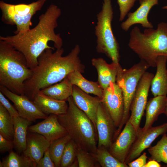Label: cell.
<instances>
[{
    "label": "cell",
    "instance_id": "52a82bcc",
    "mask_svg": "<svg viewBox=\"0 0 167 167\" xmlns=\"http://www.w3.org/2000/svg\"><path fill=\"white\" fill-rule=\"evenodd\" d=\"M149 66L141 60L128 69H123L119 64L116 83L121 89L123 98L124 109L121 122L118 128L116 135L121 132L130 117V109L139 82Z\"/></svg>",
    "mask_w": 167,
    "mask_h": 167
},
{
    "label": "cell",
    "instance_id": "cb8c5ba5",
    "mask_svg": "<svg viewBox=\"0 0 167 167\" xmlns=\"http://www.w3.org/2000/svg\"><path fill=\"white\" fill-rule=\"evenodd\" d=\"M67 77L72 85L76 86L87 93L94 94L102 99L103 89L98 82L87 80L78 70L70 73Z\"/></svg>",
    "mask_w": 167,
    "mask_h": 167
},
{
    "label": "cell",
    "instance_id": "ac0fdd59",
    "mask_svg": "<svg viewBox=\"0 0 167 167\" xmlns=\"http://www.w3.org/2000/svg\"><path fill=\"white\" fill-rule=\"evenodd\" d=\"M50 143L43 135L28 131L26 148L23 154L37 165L49 148Z\"/></svg>",
    "mask_w": 167,
    "mask_h": 167
},
{
    "label": "cell",
    "instance_id": "5bb4252c",
    "mask_svg": "<svg viewBox=\"0 0 167 167\" xmlns=\"http://www.w3.org/2000/svg\"><path fill=\"white\" fill-rule=\"evenodd\" d=\"M137 133V131L129 119L123 129L108 149L109 152L119 161L125 163Z\"/></svg>",
    "mask_w": 167,
    "mask_h": 167
},
{
    "label": "cell",
    "instance_id": "484cf974",
    "mask_svg": "<svg viewBox=\"0 0 167 167\" xmlns=\"http://www.w3.org/2000/svg\"><path fill=\"white\" fill-rule=\"evenodd\" d=\"M102 167H128L127 165L121 162L115 158L104 146L97 147L96 152L91 153Z\"/></svg>",
    "mask_w": 167,
    "mask_h": 167
},
{
    "label": "cell",
    "instance_id": "e0dca14e",
    "mask_svg": "<svg viewBox=\"0 0 167 167\" xmlns=\"http://www.w3.org/2000/svg\"><path fill=\"white\" fill-rule=\"evenodd\" d=\"M140 6L135 11L129 12L127 18L121 24L122 28L127 31L132 25L141 24L143 28H153V26L148 20V16L152 8L158 4V0H139Z\"/></svg>",
    "mask_w": 167,
    "mask_h": 167
},
{
    "label": "cell",
    "instance_id": "d6a6232c",
    "mask_svg": "<svg viewBox=\"0 0 167 167\" xmlns=\"http://www.w3.org/2000/svg\"><path fill=\"white\" fill-rule=\"evenodd\" d=\"M136 0H117L120 11L119 21H122L134 5Z\"/></svg>",
    "mask_w": 167,
    "mask_h": 167
},
{
    "label": "cell",
    "instance_id": "d590c367",
    "mask_svg": "<svg viewBox=\"0 0 167 167\" xmlns=\"http://www.w3.org/2000/svg\"><path fill=\"white\" fill-rule=\"evenodd\" d=\"M54 167L55 165L51 158L48 148L44 153L43 157L37 163L36 167Z\"/></svg>",
    "mask_w": 167,
    "mask_h": 167
},
{
    "label": "cell",
    "instance_id": "7402d4cb",
    "mask_svg": "<svg viewBox=\"0 0 167 167\" xmlns=\"http://www.w3.org/2000/svg\"><path fill=\"white\" fill-rule=\"evenodd\" d=\"M167 102L165 96H158L150 99L147 102L146 108L145 122L142 128L145 131L152 126L159 116L164 113Z\"/></svg>",
    "mask_w": 167,
    "mask_h": 167
},
{
    "label": "cell",
    "instance_id": "9a60e30c",
    "mask_svg": "<svg viewBox=\"0 0 167 167\" xmlns=\"http://www.w3.org/2000/svg\"><path fill=\"white\" fill-rule=\"evenodd\" d=\"M28 131L40 134L50 142L68 134L59 122L58 116L54 114H50L42 122L29 126Z\"/></svg>",
    "mask_w": 167,
    "mask_h": 167
},
{
    "label": "cell",
    "instance_id": "ba28073f",
    "mask_svg": "<svg viewBox=\"0 0 167 167\" xmlns=\"http://www.w3.org/2000/svg\"><path fill=\"white\" fill-rule=\"evenodd\" d=\"M46 0H37L29 4L14 5L0 1L2 21L6 24L15 25V34L25 32L32 26L31 19L36 13L41 10Z\"/></svg>",
    "mask_w": 167,
    "mask_h": 167
},
{
    "label": "cell",
    "instance_id": "2e32d148",
    "mask_svg": "<svg viewBox=\"0 0 167 167\" xmlns=\"http://www.w3.org/2000/svg\"><path fill=\"white\" fill-rule=\"evenodd\" d=\"M71 96L76 105L89 117L96 130L97 112L101 99L90 96L75 85Z\"/></svg>",
    "mask_w": 167,
    "mask_h": 167
},
{
    "label": "cell",
    "instance_id": "44dd1931",
    "mask_svg": "<svg viewBox=\"0 0 167 167\" xmlns=\"http://www.w3.org/2000/svg\"><path fill=\"white\" fill-rule=\"evenodd\" d=\"M167 57L161 56L156 59L157 69L155 75L152 80L151 91L154 97L167 95Z\"/></svg>",
    "mask_w": 167,
    "mask_h": 167
},
{
    "label": "cell",
    "instance_id": "277c9868",
    "mask_svg": "<svg viewBox=\"0 0 167 167\" xmlns=\"http://www.w3.org/2000/svg\"><path fill=\"white\" fill-rule=\"evenodd\" d=\"M67 101V111L64 114L58 116L59 122L78 148L90 153H95L97 149L98 135L93 124L77 106L72 96Z\"/></svg>",
    "mask_w": 167,
    "mask_h": 167
},
{
    "label": "cell",
    "instance_id": "9c48e42d",
    "mask_svg": "<svg viewBox=\"0 0 167 167\" xmlns=\"http://www.w3.org/2000/svg\"><path fill=\"white\" fill-rule=\"evenodd\" d=\"M153 74L146 71L140 79L138 84L130 107L131 115L129 118L135 128L138 131L147 102L148 92Z\"/></svg>",
    "mask_w": 167,
    "mask_h": 167
},
{
    "label": "cell",
    "instance_id": "5b68a950",
    "mask_svg": "<svg viewBox=\"0 0 167 167\" xmlns=\"http://www.w3.org/2000/svg\"><path fill=\"white\" fill-rule=\"evenodd\" d=\"M128 45L149 67H156L158 56L167 57V23H160L156 29L148 28L143 33L134 27L130 32Z\"/></svg>",
    "mask_w": 167,
    "mask_h": 167
},
{
    "label": "cell",
    "instance_id": "8d00e7d4",
    "mask_svg": "<svg viewBox=\"0 0 167 167\" xmlns=\"http://www.w3.org/2000/svg\"><path fill=\"white\" fill-rule=\"evenodd\" d=\"M147 158L146 153L144 152L142 155L135 160L129 163L127 165L129 167H144L147 163Z\"/></svg>",
    "mask_w": 167,
    "mask_h": 167
},
{
    "label": "cell",
    "instance_id": "74e56055",
    "mask_svg": "<svg viewBox=\"0 0 167 167\" xmlns=\"http://www.w3.org/2000/svg\"><path fill=\"white\" fill-rule=\"evenodd\" d=\"M161 165L157 161L153 160H149L144 167H160Z\"/></svg>",
    "mask_w": 167,
    "mask_h": 167
},
{
    "label": "cell",
    "instance_id": "d4e9b609",
    "mask_svg": "<svg viewBox=\"0 0 167 167\" xmlns=\"http://www.w3.org/2000/svg\"><path fill=\"white\" fill-rule=\"evenodd\" d=\"M73 85L67 77L58 83L47 87L40 91L44 94L55 99L67 101L71 96Z\"/></svg>",
    "mask_w": 167,
    "mask_h": 167
},
{
    "label": "cell",
    "instance_id": "7a4b0ae2",
    "mask_svg": "<svg viewBox=\"0 0 167 167\" xmlns=\"http://www.w3.org/2000/svg\"><path fill=\"white\" fill-rule=\"evenodd\" d=\"M61 14L60 9L52 4L39 16V22L34 28L13 36H0V40L6 42L22 53L28 67L32 70L37 65L38 57L45 49H54L48 45L49 41H53L57 49L62 48L63 42L60 34L54 32L58 26L57 20Z\"/></svg>",
    "mask_w": 167,
    "mask_h": 167
},
{
    "label": "cell",
    "instance_id": "603a6c76",
    "mask_svg": "<svg viewBox=\"0 0 167 167\" xmlns=\"http://www.w3.org/2000/svg\"><path fill=\"white\" fill-rule=\"evenodd\" d=\"M12 118L14 127V148L20 154L23 153L26 148L28 129L32 122L19 116Z\"/></svg>",
    "mask_w": 167,
    "mask_h": 167
},
{
    "label": "cell",
    "instance_id": "8fae6325",
    "mask_svg": "<svg viewBox=\"0 0 167 167\" xmlns=\"http://www.w3.org/2000/svg\"><path fill=\"white\" fill-rule=\"evenodd\" d=\"M96 129L98 135L97 147L103 146L109 149L115 140L117 128L101 102L97 112Z\"/></svg>",
    "mask_w": 167,
    "mask_h": 167
},
{
    "label": "cell",
    "instance_id": "8992f818",
    "mask_svg": "<svg viewBox=\"0 0 167 167\" xmlns=\"http://www.w3.org/2000/svg\"><path fill=\"white\" fill-rule=\"evenodd\" d=\"M113 11L111 0H104L102 10L97 14L95 27L97 52L105 54L116 64H119V44L113 35L111 22Z\"/></svg>",
    "mask_w": 167,
    "mask_h": 167
},
{
    "label": "cell",
    "instance_id": "ffe728a7",
    "mask_svg": "<svg viewBox=\"0 0 167 167\" xmlns=\"http://www.w3.org/2000/svg\"><path fill=\"white\" fill-rule=\"evenodd\" d=\"M91 62L97 72L98 82L103 90L111 83H116L119 64H116L113 62L108 64L101 58H92Z\"/></svg>",
    "mask_w": 167,
    "mask_h": 167
},
{
    "label": "cell",
    "instance_id": "836d02e7",
    "mask_svg": "<svg viewBox=\"0 0 167 167\" xmlns=\"http://www.w3.org/2000/svg\"><path fill=\"white\" fill-rule=\"evenodd\" d=\"M0 91V103L6 109L12 117L19 116L14 106H13Z\"/></svg>",
    "mask_w": 167,
    "mask_h": 167
},
{
    "label": "cell",
    "instance_id": "4316f807",
    "mask_svg": "<svg viewBox=\"0 0 167 167\" xmlns=\"http://www.w3.org/2000/svg\"><path fill=\"white\" fill-rule=\"evenodd\" d=\"M36 164L24 154L20 155L12 150L0 161V167H36Z\"/></svg>",
    "mask_w": 167,
    "mask_h": 167
},
{
    "label": "cell",
    "instance_id": "6da1fadb",
    "mask_svg": "<svg viewBox=\"0 0 167 167\" xmlns=\"http://www.w3.org/2000/svg\"><path fill=\"white\" fill-rule=\"evenodd\" d=\"M45 49L38 58L36 66L32 70L30 77L24 82V94L32 101L38 92L61 81L70 73L78 70L84 72V66L79 57L80 47L76 45L66 56H62L63 48L53 52Z\"/></svg>",
    "mask_w": 167,
    "mask_h": 167
},
{
    "label": "cell",
    "instance_id": "e575fe53",
    "mask_svg": "<svg viewBox=\"0 0 167 167\" xmlns=\"http://www.w3.org/2000/svg\"><path fill=\"white\" fill-rule=\"evenodd\" d=\"M14 148L13 141L7 139L0 134V152H10Z\"/></svg>",
    "mask_w": 167,
    "mask_h": 167
},
{
    "label": "cell",
    "instance_id": "f35d334b",
    "mask_svg": "<svg viewBox=\"0 0 167 167\" xmlns=\"http://www.w3.org/2000/svg\"><path fill=\"white\" fill-rule=\"evenodd\" d=\"M164 113L166 115V116H167V102Z\"/></svg>",
    "mask_w": 167,
    "mask_h": 167
},
{
    "label": "cell",
    "instance_id": "ab89813d",
    "mask_svg": "<svg viewBox=\"0 0 167 167\" xmlns=\"http://www.w3.org/2000/svg\"><path fill=\"white\" fill-rule=\"evenodd\" d=\"M163 9H166L167 10V6H164L163 7Z\"/></svg>",
    "mask_w": 167,
    "mask_h": 167
},
{
    "label": "cell",
    "instance_id": "1f68e13d",
    "mask_svg": "<svg viewBox=\"0 0 167 167\" xmlns=\"http://www.w3.org/2000/svg\"><path fill=\"white\" fill-rule=\"evenodd\" d=\"M76 158L79 167H99L100 165L91 153L77 147Z\"/></svg>",
    "mask_w": 167,
    "mask_h": 167
},
{
    "label": "cell",
    "instance_id": "7c38bea8",
    "mask_svg": "<svg viewBox=\"0 0 167 167\" xmlns=\"http://www.w3.org/2000/svg\"><path fill=\"white\" fill-rule=\"evenodd\" d=\"M101 102L118 128L122 118L124 104L122 90L116 83H111L103 90Z\"/></svg>",
    "mask_w": 167,
    "mask_h": 167
},
{
    "label": "cell",
    "instance_id": "4fadbf2b",
    "mask_svg": "<svg viewBox=\"0 0 167 167\" xmlns=\"http://www.w3.org/2000/svg\"><path fill=\"white\" fill-rule=\"evenodd\" d=\"M0 91L13 102L19 116L31 122L38 119H44L48 116L43 113L33 101L25 95L15 93L1 85Z\"/></svg>",
    "mask_w": 167,
    "mask_h": 167
},
{
    "label": "cell",
    "instance_id": "30bf717a",
    "mask_svg": "<svg viewBox=\"0 0 167 167\" xmlns=\"http://www.w3.org/2000/svg\"><path fill=\"white\" fill-rule=\"evenodd\" d=\"M167 132V122L156 126H152L145 131L140 127L137 132L136 138L130 148L125 163L127 165L137 158L145 149L151 146L157 138Z\"/></svg>",
    "mask_w": 167,
    "mask_h": 167
},
{
    "label": "cell",
    "instance_id": "d6986e66",
    "mask_svg": "<svg viewBox=\"0 0 167 167\" xmlns=\"http://www.w3.org/2000/svg\"><path fill=\"white\" fill-rule=\"evenodd\" d=\"M32 101L43 113L47 116L50 114L57 116L64 114L68 107L66 101L53 98L44 94L40 91L35 95Z\"/></svg>",
    "mask_w": 167,
    "mask_h": 167
},
{
    "label": "cell",
    "instance_id": "f546056e",
    "mask_svg": "<svg viewBox=\"0 0 167 167\" xmlns=\"http://www.w3.org/2000/svg\"><path fill=\"white\" fill-rule=\"evenodd\" d=\"M148 151L151 155L149 160L162 162L167 164V135H163L161 139L153 146H150Z\"/></svg>",
    "mask_w": 167,
    "mask_h": 167
},
{
    "label": "cell",
    "instance_id": "3957f363",
    "mask_svg": "<svg viewBox=\"0 0 167 167\" xmlns=\"http://www.w3.org/2000/svg\"><path fill=\"white\" fill-rule=\"evenodd\" d=\"M32 74L23 54L0 40V85L15 93L25 95L24 83Z\"/></svg>",
    "mask_w": 167,
    "mask_h": 167
},
{
    "label": "cell",
    "instance_id": "83f0119b",
    "mask_svg": "<svg viewBox=\"0 0 167 167\" xmlns=\"http://www.w3.org/2000/svg\"><path fill=\"white\" fill-rule=\"evenodd\" d=\"M71 139L70 136L67 134L51 142L49 149L55 167H60L61 158L63 151L66 143Z\"/></svg>",
    "mask_w": 167,
    "mask_h": 167
},
{
    "label": "cell",
    "instance_id": "f1b7e54d",
    "mask_svg": "<svg viewBox=\"0 0 167 167\" xmlns=\"http://www.w3.org/2000/svg\"><path fill=\"white\" fill-rule=\"evenodd\" d=\"M14 127L12 117L0 103V134L13 141Z\"/></svg>",
    "mask_w": 167,
    "mask_h": 167
},
{
    "label": "cell",
    "instance_id": "4dcf8cb0",
    "mask_svg": "<svg viewBox=\"0 0 167 167\" xmlns=\"http://www.w3.org/2000/svg\"><path fill=\"white\" fill-rule=\"evenodd\" d=\"M77 146L71 139L66 143L61 158L60 167H71L77 159L76 150Z\"/></svg>",
    "mask_w": 167,
    "mask_h": 167
}]
</instances>
